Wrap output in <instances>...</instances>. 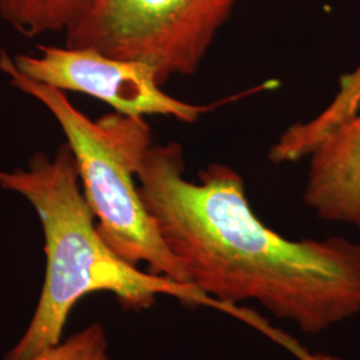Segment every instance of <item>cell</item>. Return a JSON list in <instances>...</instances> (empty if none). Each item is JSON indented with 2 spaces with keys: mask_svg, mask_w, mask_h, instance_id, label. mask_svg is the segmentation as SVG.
<instances>
[{
  "mask_svg": "<svg viewBox=\"0 0 360 360\" xmlns=\"http://www.w3.org/2000/svg\"><path fill=\"white\" fill-rule=\"evenodd\" d=\"M136 180L187 282L207 295L233 306L255 300L306 334L359 314L360 245L285 239L254 214L233 168L211 165L191 181L179 143H154Z\"/></svg>",
  "mask_w": 360,
  "mask_h": 360,
  "instance_id": "obj_1",
  "label": "cell"
},
{
  "mask_svg": "<svg viewBox=\"0 0 360 360\" xmlns=\"http://www.w3.org/2000/svg\"><path fill=\"white\" fill-rule=\"evenodd\" d=\"M0 187L23 196L38 215L46 252V278L37 309L25 334L6 360H25L56 346L70 312L92 292H110L129 309L154 306L167 295L186 306H205L231 314L257 327L254 312L207 295L193 284L143 272L105 243L80 187L68 144L53 156L37 153L27 167L0 169Z\"/></svg>",
  "mask_w": 360,
  "mask_h": 360,
  "instance_id": "obj_2",
  "label": "cell"
},
{
  "mask_svg": "<svg viewBox=\"0 0 360 360\" xmlns=\"http://www.w3.org/2000/svg\"><path fill=\"white\" fill-rule=\"evenodd\" d=\"M0 72L56 120L75 159L82 191L105 243L132 266L147 263L155 275L188 283L139 193L136 174L154 144L146 119L114 112L92 120L70 102L63 91L19 74L13 56L4 50L0 51Z\"/></svg>",
  "mask_w": 360,
  "mask_h": 360,
  "instance_id": "obj_3",
  "label": "cell"
},
{
  "mask_svg": "<svg viewBox=\"0 0 360 360\" xmlns=\"http://www.w3.org/2000/svg\"><path fill=\"white\" fill-rule=\"evenodd\" d=\"M239 0H98L65 46L150 65L160 86L193 75Z\"/></svg>",
  "mask_w": 360,
  "mask_h": 360,
  "instance_id": "obj_4",
  "label": "cell"
},
{
  "mask_svg": "<svg viewBox=\"0 0 360 360\" xmlns=\"http://www.w3.org/2000/svg\"><path fill=\"white\" fill-rule=\"evenodd\" d=\"M23 77L63 92L89 95L131 117L171 116L195 123L214 105H198L162 91L156 72L141 62L108 58L90 49L38 46V55L13 56Z\"/></svg>",
  "mask_w": 360,
  "mask_h": 360,
  "instance_id": "obj_5",
  "label": "cell"
},
{
  "mask_svg": "<svg viewBox=\"0 0 360 360\" xmlns=\"http://www.w3.org/2000/svg\"><path fill=\"white\" fill-rule=\"evenodd\" d=\"M309 155L306 205L322 220L360 230V110L328 129Z\"/></svg>",
  "mask_w": 360,
  "mask_h": 360,
  "instance_id": "obj_6",
  "label": "cell"
},
{
  "mask_svg": "<svg viewBox=\"0 0 360 360\" xmlns=\"http://www.w3.org/2000/svg\"><path fill=\"white\" fill-rule=\"evenodd\" d=\"M98 0H0V18L22 35L67 32Z\"/></svg>",
  "mask_w": 360,
  "mask_h": 360,
  "instance_id": "obj_7",
  "label": "cell"
},
{
  "mask_svg": "<svg viewBox=\"0 0 360 360\" xmlns=\"http://www.w3.org/2000/svg\"><path fill=\"white\" fill-rule=\"evenodd\" d=\"M25 360H110L105 331L102 324L92 323L65 342Z\"/></svg>",
  "mask_w": 360,
  "mask_h": 360,
  "instance_id": "obj_8",
  "label": "cell"
}]
</instances>
